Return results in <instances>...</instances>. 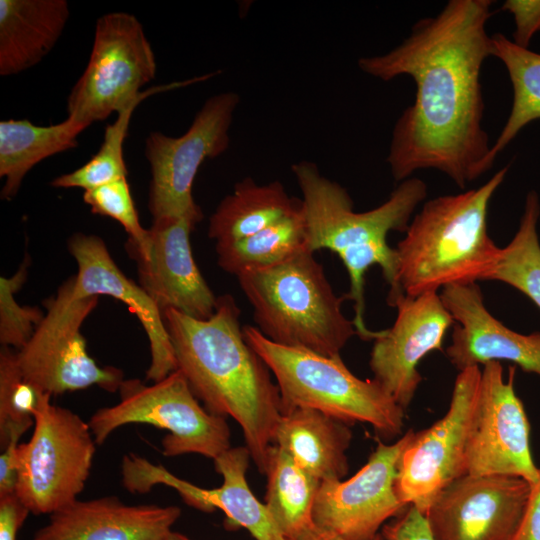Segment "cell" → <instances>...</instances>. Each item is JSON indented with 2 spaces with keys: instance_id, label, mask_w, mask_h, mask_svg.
I'll list each match as a JSON object with an SVG mask.
<instances>
[{
  "instance_id": "1",
  "label": "cell",
  "mask_w": 540,
  "mask_h": 540,
  "mask_svg": "<svg viewBox=\"0 0 540 540\" xmlns=\"http://www.w3.org/2000/svg\"><path fill=\"white\" fill-rule=\"evenodd\" d=\"M490 0H450L435 17L419 20L391 51L358 60L366 74L390 81L410 76L415 99L398 118L387 162L397 182L435 169L464 189L493 165L482 126L481 70L491 56L486 25Z\"/></svg>"
},
{
  "instance_id": "2",
  "label": "cell",
  "mask_w": 540,
  "mask_h": 540,
  "mask_svg": "<svg viewBox=\"0 0 540 540\" xmlns=\"http://www.w3.org/2000/svg\"><path fill=\"white\" fill-rule=\"evenodd\" d=\"M240 313L234 298L225 294L207 319L174 309L162 316L177 370L207 411L240 425L251 458L265 474L282 401L270 369L244 337Z\"/></svg>"
},
{
  "instance_id": "3",
  "label": "cell",
  "mask_w": 540,
  "mask_h": 540,
  "mask_svg": "<svg viewBox=\"0 0 540 540\" xmlns=\"http://www.w3.org/2000/svg\"><path fill=\"white\" fill-rule=\"evenodd\" d=\"M292 172L302 193L306 248L315 252L328 249L338 255L349 276L347 299L354 303L353 319L357 335L373 340L377 331L365 323V276L378 265L390 286L396 289V253L387 243L391 231L405 232L415 209L427 196L426 183L410 177L391 192L388 199L374 209L355 212L347 190L323 176L317 165L300 161Z\"/></svg>"
},
{
  "instance_id": "4",
  "label": "cell",
  "mask_w": 540,
  "mask_h": 540,
  "mask_svg": "<svg viewBox=\"0 0 540 540\" xmlns=\"http://www.w3.org/2000/svg\"><path fill=\"white\" fill-rule=\"evenodd\" d=\"M507 171L500 169L478 188L423 204L394 248L396 289L388 294L389 305L402 294L488 281L501 256L488 233V208Z\"/></svg>"
},
{
  "instance_id": "5",
  "label": "cell",
  "mask_w": 540,
  "mask_h": 540,
  "mask_svg": "<svg viewBox=\"0 0 540 540\" xmlns=\"http://www.w3.org/2000/svg\"><path fill=\"white\" fill-rule=\"evenodd\" d=\"M236 278L256 328L276 344L333 357L357 335L353 320L342 312L346 295L335 294L322 264L307 248Z\"/></svg>"
},
{
  "instance_id": "6",
  "label": "cell",
  "mask_w": 540,
  "mask_h": 540,
  "mask_svg": "<svg viewBox=\"0 0 540 540\" xmlns=\"http://www.w3.org/2000/svg\"><path fill=\"white\" fill-rule=\"evenodd\" d=\"M243 333L275 377L282 410L311 408L349 425L368 423L386 439L401 434L405 410L375 379L354 375L341 355L279 345L250 325L243 326Z\"/></svg>"
},
{
  "instance_id": "7",
  "label": "cell",
  "mask_w": 540,
  "mask_h": 540,
  "mask_svg": "<svg viewBox=\"0 0 540 540\" xmlns=\"http://www.w3.org/2000/svg\"><path fill=\"white\" fill-rule=\"evenodd\" d=\"M119 394L117 404L98 409L88 422L98 445L117 428L140 423L168 431L162 440L166 457L194 453L215 459L231 447L225 417L200 405L179 370L151 385L124 380Z\"/></svg>"
},
{
  "instance_id": "8",
  "label": "cell",
  "mask_w": 540,
  "mask_h": 540,
  "mask_svg": "<svg viewBox=\"0 0 540 540\" xmlns=\"http://www.w3.org/2000/svg\"><path fill=\"white\" fill-rule=\"evenodd\" d=\"M51 396H43L31 438L18 447L16 495L34 515H51L77 500L95 454L88 422L52 404Z\"/></svg>"
},
{
  "instance_id": "9",
  "label": "cell",
  "mask_w": 540,
  "mask_h": 540,
  "mask_svg": "<svg viewBox=\"0 0 540 540\" xmlns=\"http://www.w3.org/2000/svg\"><path fill=\"white\" fill-rule=\"evenodd\" d=\"M74 277L65 281L46 304V314L29 341L17 351L27 380L50 395L96 385L119 391L122 370L99 366L88 354L81 326L98 304V296L76 298Z\"/></svg>"
},
{
  "instance_id": "10",
  "label": "cell",
  "mask_w": 540,
  "mask_h": 540,
  "mask_svg": "<svg viewBox=\"0 0 540 540\" xmlns=\"http://www.w3.org/2000/svg\"><path fill=\"white\" fill-rule=\"evenodd\" d=\"M157 65L140 21L127 12H110L95 26L87 66L67 98L68 117L87 127L139 98Z\"/></svg>"
},
{
  "instance_id": "11",
  "label": "cell",
  "mask_w": 540,
  "mask_h": 540,
  "mask_svg": "<svg viewBox=\"0 0 540 540\" xmlns=\"http://www.w3.org/2000/svg\"><path fill=\"white\" fill-rule=\"evenodd\" d=\"M240 102L236 92L218 93L206 100L188 130L180 137L151 132L145 156L151 168L148 208L153 219L192 216L202 219L192 186L201 164L229 147V130Z\"/></svg>"
},
{
  "instance_id": "12",
  "label": "cell",
  "mask_w": 540,
  "mask_h": 540,
  "mask_svg": "<svg viewBox=\"0 0 540 540\" xmlns=\"http://www.w3.org/2000/svg\"><path fill=\"white\" fill-rule=\"evenodd\" d=\"M480 379L478 366L459 371L448 411L429 428L415 432L403 452L395 491L405 506L413 505L425 515L450 483L466 475L467 447Z\"/></svg>"
},
{
  "instance_id": "13",
  "label": "cell",
  "mask_w": 540,
  "mask_h": 540,
  "mask_svg": "<svg viewBox=\"0 0 540 540\" xmlns=\"http://www.w3.org/2000/svg\"><path fill=\"white\" fill-rule=\"evenodd\" d=\"M515 366L504 378L501 362L481 370L479 397L466 454V474L518 477L530 485L538 478L531 453L530 425L514 388Z\"/></svg>"
},
{
  "instance_id": "14",
  "label": "cell",
  "mask_w": 540,
  "mask_h": 540,
  "mask_svg": "<svg viewBox=\"0 0 540 540\" xmlns=\"http://www.w3.org/2000/svg\"><path fill=\"white\" fill-rule=\"evenodd\" d=\"M409 430L392 444L377 442L366 464L348 480L321 482L313 509L316 527L349 540H369L407 507L395 491L400 458L412 442Z\"/></svg>"
},
{
  "instance_id": "15",
  "label": "cell",
  "mask_w": 540,
  "mask_h": 540,
  "mask_svg": "<svg viewBox=\"0 0 540 540\" xmlns=\"http://www.w3.org/2000/svg\"><path fill=\"white\" fill-rule=\"evenodd\" d=\"M250 458L246 446L230 447L218 455L213 461L223 483L215 489H204L132 453L123 456L122 483L131 493H147L157 484L169 486L187 505L199 511L222 510L231 525L245 528L256 540H287L267 506L255 497L248 485L246 473Z\"/></svg>"
},
{
  "instance_id": "16",
  "label": "cell",
  "mask_w": 540,
  "mask_h": 540,
  "mask_svg": "<svg viewBox=\"0 0 540 540\" xmlns=\"http://www.w3.org/2000/svg\"><path fill=\"white\" fill-rule=\"evenodd\" d=\"M530 491L525 480L463 475L425 513L434 540H513Z\"/></svg>"
},
{
  "instance_id": "17",
  "label": "cell",
  "mask_w": 540,
  "mask_h": 540,
  "mask_svg": "<svg viewBox=\"0 0 540 540\" xmlns=\"http://www.w3.org/2000/svg\"><path fill=\"white\" fill-rule=\"evenodd\" d=\"M200 219H153L144 244H127L137 263L140 286L160 311L174 309L196 319L213 315L217 299L193 258L190 234Z\"/></svg>"
},
{
  "instance_id": "18",
  "label": "cell",
  "mask_w": 540,
  "mask_h": 540,
  "mask_svg": "<svg viewBox=\"0 0 540 540\" xmlns=\"http://www.w3.org/2000/svg\"><path fill=\"white\" fill-rule=\"evenodd\" d=\"M391 306L397 310L395 321L372 340L369 366L373 379L406 410L423 380L419 362L430 352L442 350L454 320L436 292L416 297L402 294Z\"/></svg>"
},
{
  "instance_id": "19",
  "label": "cell",
  "mask_w": 540,
  "mask_h": 540,
  "mask_svg": "<svg viewBox=\"0 0 540 540\" xmlns=\"http://www.w3.org/2000/svg\"><path fill=\"white\" fill-rule=\"evenodd\" d=\"M440 297L456 322L446 349L456 369L509 361L540 376V332L522 334L500 322L485 306L477 283L446 287Z\"/></svg>"
},
{
  "instance_id": "20",
  "label": "cell",
  "mask_w": 540,
  "mask_h": 540,
  "mask_svg": "<svg viewBox=\"0 0 540 540\" xmlns=\"http://www.w3.org/2000/svg\"><path fill=\"white\" fill-rule=\"evenodd\" d=\"M68 249L78 266L73 289L76 298L109 295L127 305L139 319L150 345L147 380L158 382L177 370L162 312L145 290L119 269L104 241L96 235L76 233L69 238Z\"/></svg>"
},
{
  "instance_id": "21",
  "label": "cell",
  "mask_w": 540,
  "mask_h": 540,
  "mask_svg": "<svg viewBox=\"0 0 540 540\" xmlns=\"http://www.w3.org/2000/svg\"><path fill=\"white\" fill-rule=\"evenodd\" d=\"M177 506L128 505L116 496L75 500L50 515L32 540H166Z\"/></svg>"
},
{
  "instance_id": "22",
  "label": "cell",
  "mask_w": 540,
  "mask_h": 540,
  "mask_svg": "<svg viewBox=\"0 0 540 540\" xmlns=\"http://www.w3.org/2000/svg\"><path fill=\"white\" fill-rule=\"evenodd\" d=\"M351 440L348 423L315 409L296 407L282 410L272 444L323 482L347 475L346 452Z\"/></svg>"
},
{
  "instance_id": "23",
  "label": "cell",
  "mask_w": 540,
  "mask_h": 540,
  "mask_svg": "<svg viewBox=\"0 0 540 540\" xmlns=\"http://www.w3.org/2000/svg\"><path fill=\"white\" fill-rule=\"evenodd\" d=\"M69 16L66 0H0V75L38 64L59 40Z\"/></svg>"
},
{
  "instance_id": "24",
  "label": "cell",
  "mask_w": 540,
  "mask_h": 540,
  "mask_svg": "<svg viewBox=\"0 0 540 540\" xmlns=\"http://www.w3.org/2000/svg\"><path fill=\"white\" fill-rule=\"evenodd\" d=\"M87 126L74 118L48 126L29 120L0 122V177L5 179L1 197L11 200L25 175L38 163L78 145V136Z\"/></svg>"
},
{
  "instance_id": "25",
  "label": "cell",
  "mask_w": 540,
  "mask_h": 540,
  "mask_svg": "<svg viewBox=\"0 0 540 540\" xmlns=\"http://www.w3.org/2000/svg\"><path fill=\"white\" fill-rule=\"evenodd\" d=\"M301 205L279 181L258 185L247 177L236 183L211 215L208 236L216 244L236 241L291 216Z\"/></svg>"
},
{
  "instance_id": "26",
  "label": "cell",
  "mask_w": 540,
  "mask_h": 540,
  "mask_svg": "<svg viewBox=\"0 0 540 540\" xmlns=\"http://www.w3.org/2000/svg\"><path fill=\"white\" fill-rule=\"evenodd\" d=\"M265 475V505L282 535L296 540L315 526L313 509L321 481L273 444L268 451Z\"/></svg>"
},
{
  "instance_id": "27",
  "label": "cell",
  "mask_w": 540,
  "mask_h": 540,
  "mask_svg": "<svg viewBox=\"0 0 540 540\" xmlns=\"http://www.w3.org/2000/svg\"><path fill=\"white\" fill-rule=\"evenodd\" d=\"M491 56L505 66L513 89L510 114L495 143L489 159L496 157L529 123L540 119V54L517 46L504 34L491 36Z\"/></svg>"
},
{
  "instance_id": "28",
  "label": "cell",
  "mask_w": 540,
  "mask_h": 540,
  "mask_svg": "<svg viewBox=\"0 0 540 540\" xmlns=\"http://www.w3.org/2000/svg\"><path fill=\"white\" fill-rule=\"evenodd\" d=\"M306 248L305 219L301 207L291 216L248 237L217 243V262L238 276L277 265Z\"/></svg>"
},
{
  "instance_id": "29",
  "label": "cell",
  "mask_w": 540,
  "mask_h": 540,
  "mask_svg": "<svg viewBox=\"0 0 540 540\" xmlns=\"http://www.w3.org/2000/svg\"><path fill=\"white\" fill-rule=\"evenodd\" d=\"M211 76V74L197 76L144 90L139 98L117 112V119L112 124L106 126L104 139L98 152L83 166L53 179L51 185L55 188H81L85 191L126 178L124 141L136 107L151 95L205 81Z\"/></svg>"
},
{
  "instance_id": "30",
  "label": "cell",
  "mask_w": 540,
  "mask_h": 540,
  "mask_svg": "<svg viewBox=\"0 0 540 540\" xmlns=\"http://www.w3.org/2000/svg\"><path fill=\"white\" fill-rule=\"evenodd\" d=\"M540 202L531 190L512 240L501 248L500 259L488 281L505 283L528 297L540 309V241L538 220Z\"/></svg>"
},
{
  "instance_id": "31",
  "label": "cell",
  "mask_w": 540,
  "mask_h": 540,
  "mask_svg": "<svg viewBox=\"0 0 540 540\" xmlns=\"http://www.w3.org/2000/svg\"><path fill=\"white\" fill-rule=\"evenodd\" d=\"M46 393L23 375L17 352L3 346L0 351V446L9 439L10 431H27L34 425V413Z\"/></svg>"
},
{
  "instance_id": "32",
  "label": "cell",
  "mask_w": 540,
  "mask_h": 540,
  "mask_svg": "<svg viewBox=\"0 0 540 540\" xmlns=\"http://www.w3.org/2000/svg\"><path fill=\"white\" fill-rule=\"evenodd\" d=\"M28 267L26 258L13 276L0 278V342L18 350L29 341L44 318L39 308L19 305L15 299V293L27 278Z\"/></svg>"
},
{
  "instance_id": "33",
  "label": "cell",
  "mask_w": 540,
  "mask_h": 540,
  "mask_svg": "<svg viewBox=\"0 0 540 540\" xmlns=\"http://www.w3.org/2000/svg\"><path fill=\"white\" fill-rule=\"evenodd\" d=\"M83 201L94 214L110 217L119 222L129 235L127 244L145 243L148 229L142 227L126 178L85 190Z\"/></svg>"
},
{
  "instance_id": "34",
  "label": "cell",
  "mask_w": 540,
  "mask_h": 540,
  "mask_svg": "<svg viewBox=\"0 0 540 540\" xmlns=\"http://www.w3.org/2000/svg\"><path fill=\"white\" fill-rule=\"evenodd\" d=\"M501 8L513 15V42L528 49L531 39L540 31V0H507Z\"/></svg>"
},
{
  "instance_id": "35",
  "label": "cell",
  "mask_w": 540,
  "mask_h": 540,
  "mask_svg": "<svg viewBox=\"0 0 540 540\" xmlns=\"http://www.w3.org/2000/svg\"><path fill=\"white\" fill-rule=\"evenodd\" d=\"M380 532L385 540H434L425 515L413 505L387 522Z\"/></svg>"
},
{
  "instance_id": "36",
  "label": "cell",
  "mask_w": 540,
  "mask_h": 540,
  "mask_svg": "<svg viewBox=\"0 0 540 540\" xmlns=\"http://www.w3.org/2000/svg\"><path fill=\"white\" fill-rule=\"evenodd\" d=\"M23 429L10 431L7 444L1 448L0 454V496L16 493L18 480V447Z\"/></svg>"
},
{
  "instance_id": "37",
  "label": "cell",
  "mask_w": 540,
  "mask_h": 540,
  "mask_svg": "<svg viewBox=\"0 0 540 540\" xmlns=\"http://www.w3.org/2000/svg\"><path fill=\"white\" fill-rule=\"evenodd\" d=\"M29 514V509L16 493L0 496V540H17L18 532Z\"/></svg>"
},
{
  "instance_id": "38",
  "label": "cell",
  "mask_w": 540,
  "mask_h": 540,
  "mask_svg": "<svg viewBox=\"0 0 540 540\" xmlns=\"http://www.w3.org/2000/svg\"><path fill=\"white\" fill-rule=\"evenodd\" d=\"M538 478L530 485L523 516L513 540H540V466Z\"/></svg>"
},
{
  "instance_id": "39",
  "label": "cell",
  "mask_w": 540,
  "mask_h": 540,
  "mask_svg": "<svg viewBox=\"0 0 540 540\" xmlns=\"http://www.w3.org/2000/svg\"><path fill=\"white\" fill-rule=\"evenodd\" d=\"M296 540H349V539L324 531L314 526L312 529H310L309 531L301 535ZM369 540H385V538L380 532Z\"/></svg>"
},
{
  "instance_id": "40",
  "label": "cell",
  "mask_w": 540,
  "mask_h": 540,
  "mask_svg": "<svg viewBox=\"0 0 540 540\" xmlns=\"http://www.w3.org/2000/svg\"><path fill=\"white\" fill-rule=\"evenodd\" d=\"M166 540H192L190 538H188L187 536L183 535V534H180V533H177V532H171L168 537L166 538Z\"/></svg>"
}]
</instances>
